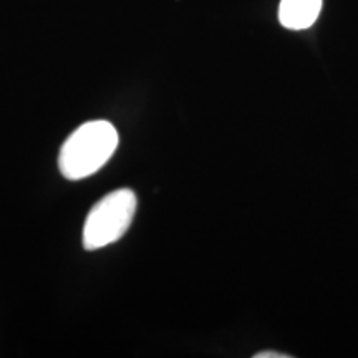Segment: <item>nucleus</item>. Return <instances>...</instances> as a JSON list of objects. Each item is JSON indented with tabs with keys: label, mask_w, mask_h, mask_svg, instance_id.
I'll use <instances>...</instances> for the list:
<instances>
[{
	"label": "nucleus",
	"mask_w": 358,
	"mask_h": 358,
	"mask_svg": "<svg viewBox=\"0 0 358 358\" xmlns=\"http://www.w3.org/2000/svg\"><path fill=\"white\" fill-rule=\"evenodd\" d=\"M118 146V131L110 122L83 123L66 138L60 150L58 166L70 181L95 174L108 163Z\"/></svg>",
	"instance_id": "f257e3e1"
},
{
	"label": "nucleus",
	"mask_w": 358,
	"mask_h": 358,
	"mask_svg": "<svg viewBox=\"0 0 358 358\" xmlns=\"http://www.w3.org/2000/svg\"><path fill=\"white\" fill-rule=\"evenodd\" d=\"M136 213V196L129 189H118L98 201L88 213L83 226V248L96 250L122 237Z\"/></svg>",
	"instance_id": "f03ea898"
},
{
	"label": "nucleus",
	"mask_w": 358,
	"mask_h": 358,
	"mask_svg": "<svg viewBox=\"0 0 358 358\" xmlns=\"http://www.w3.org/2000/svg\"><path fill=\"white\" fill-rule=\"evenodd\" d=\"M320 8L322 0H280L279 20L285 29H308L319 17Z\"/></svg>",
	"instance_id": "7ed1b4c3"
},
{
	"label": "nucleus",
	"mask_w": 358,
	"mask_h": 358,
	"mask_svg": "<svg viewBox=\"0 0 358 358\" xmlns=\"http://www.w3.org/2000/svg\"><path fill=\"white\" fill-rule=\"evenodd\" d=\"M287 353H277V352H261L256 353L254 358H289Z\"/></svg>",
	"instance_id": "20e7f679"
}]
</instances>
